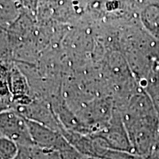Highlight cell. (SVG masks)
Masks as SVG:
<instances>
[{
  "instance_id": "cell-1",
  "label": "cell",
  "mask_w": 159,
  "mask_h": 159,
  "mask_svg": "<svg viewBox=\"0 0 159 159\" xmlns=\"http://www.w3.org/2000/svg\"><path fill=\"white\" fill-rule=\"evenodd\" d=\"M122 117L134 152L148 158L159 128L158 114H122Z\"/></svg>"
},
{
  "instance_id": "cell-2",
  "label": "cell",
  "mask_w": 159,
  "mask_h": 159,
  "mask_svg": "<svg viewBox=\"0 0 159 159\" xmlns=\"http://www.w3.org/2000/svg\"><path fill=\"white\" fill-rule=\"evenodd\" d=\"M0 134L21 148L35 146L27 119L14 110L1 111Z\"/></svg>"
},
{
  "instance_id": "cell-3",
  "label": "cell",
  "mask_w": 159,
  "mask_h": 159,
  "mask_svg": "<svg viewBox=\"0 0 159 159\" xmlns=\"http://www.w3.org/2000/svg\"><path fill=\"white\" fill-rule=\"evenodd\" d=\"M94 135L102 139L109 149L134 152L122 114L117 108H115L108 126Z\"/></svg>"
},
{
  "instance_id": "cell-4",
  "label": "cell",
  "mask_w": 159,
  "mask_h": 159,
  "mask_svg": "<svg viewBox=\"0 0 159 159\" xmlns=\"http://www.w3.org/2000/svg\"><path fill=\"white\" fill-rule=\"evenodd\" d=\"M27 122L33 143L38 148L60 151L69 150L74 148L59 131L28 119Z\"/></svg>"
},
{
  "instance_id": "cell-5",
  "label": "cell",
  "mask_w": 159,
  "mask_h": 159,
  "mask_svg": "<svg viewBox=\"0 0 159 159\" xmlns=\"http://www.w3.org/2000/svg\"><path fill=\"white\" fill-rule=\"evenodd\" d=\"M139 86L150 97L159 116V58L152 60L148 74Z\"/></svg>"
},
{
  "instance_id": "cell-6",
  "label": "cell",
  "mask_w": 159,
  "mask_h": 159,
  "mask_svg": "<svg viewBox=\"0 0 159 159\" xmlns=\"http://www.w3.org/2000/svg\"><path fill=\"white\" fill-rule=\"evenodd\" d=\"M30 155L31 159H91L80 153L75 148L60 151L46 150L33 146L30 148Z\"/></svg>"
},
{
  "instance_id": "cell-7",
  "label": "cell",
  "mask_w": 159,
  "mask_h": 159,
  "mask_svg": "<svg viewBox=\"0 0 159 159\" xmlns=\"http://www.w3.org/2000/svg\"><path fill=\"white\" fill-rule=\"evenodd\" d=\"M141 19L151 33L159 34V4H145L141 12Z\"/></svg>"
},
{
  "instance_id": "cell-8",
  "label": "cell",
  "mask_w": 159,
  "mask_h": 159,
  "mask_svg": "<svg viewBox=\"0 0 159 159\" xmlns=\"http://www.w3.org/2000/svg\"><path fill=\"white\" fill-rule=\"evenodd\" d=\"M19 152V147L6 138L0 139V159H15Z\"/></svg>"
},
{
  "instance_id": "cell-9",
  "label": "cell",
  "mask_w": 159,
  "mask_h": 159,
  "mask_svg": "<svg viewBox=\"0 0 159 159\" xmlns=\"http://www.w3.org/2000/svg\"><path fill=\"white\" fill-rule=\"evenodd\" d=\"M102 159H148L134 152L116 150L108 149L105 152Z\"/></svg>"
},
{
  "instance_id": "cell-10",
  "label": "cell",
  "mask_w": 159,
  "mask_h": 159,
  "mask_svg": "<svg viewBox=\"0 0 159 159\" xmlns=\"http://www.w3.org/2000/svg\"><path fill=\"white\" fill-rule=\"evenodd\" d=\"M148 159H159V128L157 131V134L155 140L151 147L150 151L149 152Z\"/></svg>"
}]
</instances>
